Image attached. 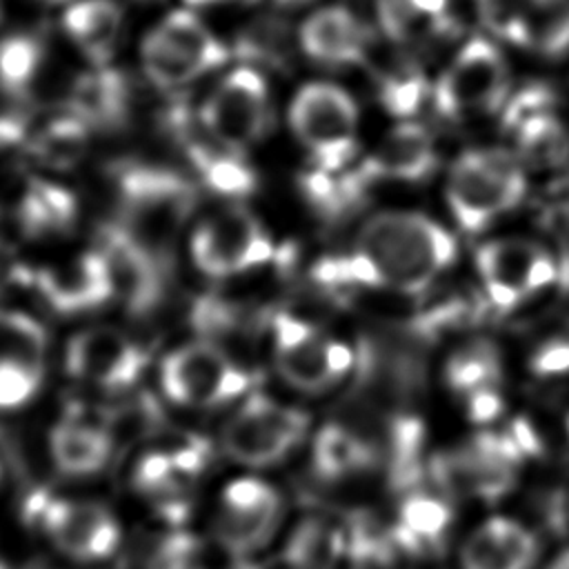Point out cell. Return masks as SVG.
<instances>
[{
	"mask_svg": "<svg viewBox=\"0 0 569 569\" xmlns=\"http://www.w3.org/2000/svg\"><path fill=\"white\" fill-rule=\"evenodd\" d=\"M351 251L365 262L380 289L420 293L458 256L451 233L418 211L389 209L367 218Z\"/></svg>",
	"mask_w": 569,
	"mask_h": 569,
	"instance_id": "6da1fadb",
	"label": "cell"
},
{
	"mask_svg": "<svg viewBox=\"0 0 569 569\" xmlns=\"http://www.w3.org/2000/svg\"><path fill=\"white\" fill-rule=\"evenodd\" d=\"M113 222L127 236L173 262V251L196 222L198 184L193 178L162 164L122 160L111 169Z\"/></svg>",
	"mask_w": 569,
	"mask_h": 569,
	"instance_id": "7a4b0ae2",
	"label": "cell"
},
{
	"mask_svg": "<svg viewBox=\"0 0 569 569\" xmlns=\"http://www.w3.org/2000/svg\"><path fill=\"white\" fill-rule=\"evenodd\" d=\"M525 167L505 149H473L449 167L447 204L458 227L480 233L493 220L516 209L525 196Z\"/></svg>",
	"mask_w": 569,
	"mask_h": 569,
	"instance_id": "3957f363",
	"label": "cell"
},
{
	"mask_svg": "<svg viewBox=\"0 0 569 569\" xmlns=\"http://www.w3.org/2000/svg\"><path fill=\"white\" fill-rule=\"evenodd\" d=\"M269 336L278 376L300 393L331 391L358 365V356L347 342L293 311H273Z\"/></svg>",
	"mask_w": 569,
	"mask_h": 569,
	"instance_id": "277c9868",
	"label": "cell"
},
{
	"mask_svg": "<svg viewBox=\"0 0 569 569\" xmlns=\"http://www.w3.org/2000/svg\"><path fill=\"white\" fill-rule=\"evenodd\" d=\"M187 238L193 267L213 280L253 273L278 258L271 233L242 202H227L200 216Z\"/></svg>",
	"mask_w": 569,
	"mask_h": 569,
	"instance_id": "5b68a950",
	"label": "cell"
},
{
	"mask_svg": "<svg viewBox=\"0 0 569 569\" xmlns=\"http://www.w3.org/2000/svg\"><path fill=\"white\" fill-rule=\"evenodd\" d=\"M256 376L227 347L191 340L169 351L160 367L164 396L187 409H216L249 396Z\"/></svg>",
	"mask_w": 569,
	"mask_h": 569,
	"instance_id": "8992f818",
	"label": "cell"
},
{
	"mask_svg": "<svg viewBox=\"0 0 569 569\" xmlns=\"http://www.w3.org/2000/svg\"><path fill=\"white\" fill-rule=\"evenodd\" d=\"M24 516L60 556L73 562H104L122 542L118 518L98 500L33 491L24 502Z\"/></svg>",
	"mask_w": 569,
	"mask_h": 569,
	"instance_id": "52a82bcc",
	"label": "cell"
},
{
	"mask_svg": "<svg viewBox=\"0 0 569 569\" xmlns=\"http://www.w3.org/2000/svg\"><path fill=\"white\" fill-rule=\"evenodd\" d=\"M309 431L307 411L271 396L249 393L224 422L222 451L249 469H267L296 451Z\"/></svg>",
	"mask_w": 569,
	"mask_h": 569,
	"instance_id": "ba28073f",
	"label": "cell"
},
{
	"mask_svg": "<svg viewBox=\"0 0 569 569\" xmlns=\"http://www.w3.org/2000/svg\"><path fill=\"white\" fill-rule=\"evenodd\" d=\"M289 124L311 164L347 167L358 151L360 111L353 96L333 82H307L289 104Z\"/></svg>",
	"mask_w": 569,
	"mask_h": 569,
	"instance_id": "9c48e42d",
	"label": "cell"
},
{
	"mask_svg": "<svg viewBox=\"0 0 569 569\" xmlns=\"http://www.w3.org/2000/svg\"><path fill=\"white\" fill-rule=\"evenodd\" d=\"M142 69L158 89H182L222 67L229 49L189 11H171L140 47Z\"/></svg>",
	"mask_w": 569,
	"mask_h": 569,
	"instance_id": "30bf717a",
	"label": "cell"
},
{
	"mask_svg": "<svg viewBox=\"0 0 569 569\" xmlns=\"http://www.w3.org/2000/svg\"><path fill=\"white\" fill-rule=\"evenodd\" d=\"M198 118L218 144L244 156L271 127L267 80L253 67H236L204 98Z\"/></svg>",
	"mask_w": 569,
	"mask_h": 569,
	"instance_id": "8fae6325",
	"label": "cell"
},
{
	"mask_svg": "<svg viewBox=\"0 0 569 569\" xmlns=\"http://www.w3.org/2000/svg\"><path fill=\"white\" fill-rule=\"evenodd\" d=\"M62 362L73 382L100 393H122L140 380L149 351L131 333L98 325L69 338Z\"/></svg>",
	"mask_w": 569,
	"mask_h": 569,
	"instance_id": "7c38bea8",
	"label": "cell"
},
{
	"mask_svg": "<svg viewBox=\"0 0 569 569\" xmlns=\"http://www.w3.org/2000/svg\"><path fill=\"white\" fill-rule=\"evenodd\" d=\"M284 516L282 493L260 478L229 482L213 513V536L233 558H251L278 533Z\"/></svg>",
	"mask_w": 569,
	"mask_h": 569,
	"instance_id": "4fadbf2b",
	"label": "cell"
},
{
	"mask_svg": "<svg viewBox=\"0 0 569 569\" xmlns=\"http://www.w3.org/2000/svg\"><path fill=\"white\" fill-rule=\"evenodd\" d=\"M476 267L489 300L498 309L520 305L558 276L556 262L545 247L513 236L487 240L476 253Z\"/></svg>",
	"mask_w": 569,
	"mask_h": 569,
	"instance_id": "5bb4252c",
	"label": "cell"
},
{
	"mask_svg": "<svg viewBox=\"0 0 569 569\" xmlns=\"http://www.w3.org/2000/svg\"><path fill=\"white\" fill-rule=\"evenodd\" d=\"M96 247L107 258L113 300L133 316H147L162 305L169 289V260L142 247L109 220L98 229Z\"/></svg>",
	"mask_w": 569,
	"mask_h": 569,
	"instance_id": "9a60e30c",
	"label": "cell"
},
{
	"mask_svg": "<svg viewBox=\"0 0 569 569\" xmlns=\"http://www.w3.org/2000/svg\"><path fill=\"white\" fill-rule=\"evenodd\" d=\"M509 87L505 60L487 42L462 47L447 64L436 100L440 109L456 118L485 116L496 111Z\"/></svg>",
	"mask_w": 569,
	"mask_h": 569,
	"instance_id": "2e32d148",
	"label": "cell"
},
{
	"mask_svg": "<svg viewBox=\"0 0 569 569\" xmlns=\"http://www.w3.org/2000/svg\"><path fill=\"white\" fill-rule=\"evenodd\" d=\"M31 287L62 316L89 313L113 300L109 264L98 247L73 251L36 267Z\"/></svg>",
	"mask_w": 569,
	"mask_h": 569,
	"instance_id": "e0dca14e",
	"label": "cell"
},
{
	"mask_svg": "<svg viewBox=\"0 0 569 569\" xmlns=\"http://www.w3.org/2000/svg\"><path fill=\"white\" fill-rule=\"evenodd\" d=\"M209 445L200 438H184L176 445L151 447L140 453L131 471L133 489L158 505L162 516L180 520L184 496L204 471Z\"/></svg>",
	"mask_w": 569,
	"mask_h": 569,
	"instance_id": "ac0fdd59",
	"label": "cell"
},
{
	"mask_svg": "<svg viewBox=\"0 0 569 569\" xmlns=\"http://www.w3.org/2000/svg\"><path fill=\"white\" fill-rule=\"evenodd\" d=\"M305 56L327 67H356L369 58L373 29L356 11L329 4L313 11L298 33Z\"/></svg>",
	"mask_w": 569,
	"mask_h": 569,
	"instance_id": "d6986e66",
	"label": "cell"
},
{
	"mask_svg": "<svg viewBox=\"0 0 569 569\" xmlns=\"http://www.w3.org/2000/svg\"><path fill=\"white\" fill-rule=\"evenodd\" d=\"M116 440L102 418L89 416L84 409H69L49 433V453L53 467L71 478H87L100 473L111 453Z\"/></svg>",
	"mask_w": 569,
	"mask_h": 569,
	"instance_id": "ffe728a7",
	"label": "cell"
},
{
	"mask_svg": "<svg viewBox=\"0 0 569 569\" xmlns=\"http://www.w3.org/2000/svg\"><path fill=\"white\" fill-rule=\"evenodd\" d=\"M538 538L522 522L505 516L480 522L460 545V569H533Z\"/></svg>",
	"mask_w": 569,
	"mask_h": 569,
	"instance_id": "44dd1931",
	"label": "cell"
},
{
	"mask_svg": "<svg viewBox=\"0 0 569 569\" xmlns=\"http://www.w3.org/2000/svg\"><path fill=\"white\" fill-rule=\"evenodd\" d=\"M16 224L31 240L67 236L78 220V200L69 187L42 176H27L16 196Z\"/></svg>",
	"mask_w": 569,
	"mask_h": 569,
	"instance_id": "7402d4cb",
	"label": "cell"
},
{
	"mask_svg": "<svg viewBox=\"0 0 569 569\" xmlns=\"http://www.w3.org/2000/svg\"><path fill=\"white\" fill-rule=\"evenodd\" d=\"M362 167L371 182H418L436 167L433 138L416 122H400L385 133Z\"/></svg>",
	"mask_w": 569,
	"mask_h": 569,
	"instance_id": "603a6c76",
	"label": "cell"
},
{
	"mask_svg": "<svg viewBox=\"0 0 569 569\" xmlns=\"http://www.w3.org/2000/svg\"><path fill=\"white\" fill-rule=\"evenodd\" d=\"M91 129L67 104L27 116V140L31 162L47 169H69L78 164L89 147Z\"/></svg>",
	"mask_w": 569,
	"mask_h": 569,
	"instance_id": "cb8c5ba5",
	"label": "cell"
},
{
	"mask_svg": "<svg viewBox=\"0 0 569 569\" xmlns=\"http://www.w3.org/2000/svg\"><path fill=\"white\" fill-rule=\"evenodd\" d=\"M64 104L80 116L91 131L120 129L129 118L127 80L111 67H93L71 84Z\"/></svg>",
	"mask_w": 569,
	"mask_h": 569,
	"instance_id": "d4e9b609",
	"label": "cell"
},
{
	"mask_svg": "<svg viewBox=\"0 0 569 569\" xmlns=\"http://www.w3.org/2000/svg\"><path fill=\"white\" fill-rule=\"evenodd\" d=\"M451 22L453 0H376V24L398 44L442 40Z\"/></svg>",
	"mask_w": 569,
	"mask_h": 569,
	"instance_id": "484cf974",
	"label": "cell"
},
{
	"mask_svg": "<svg viewBox=\"0 0 569 569\" xmlns=\"http://www.w3.org/2000/svg\"><path fill=\"white\" fill-rule=\"evenodd\" d=\"M367 184L371 180L362 162L347 167L309 164L298 178L302 200L325 222H336L353 211Z\"/></svg>",
	"mask_w": 569,
	"mask_h": 569,
	"instance_id": "4316f807",
	"label": "cell"
},
{
	"mask_svg": "<svg viewBox=\"0 0 569 569\" xmlns=\"http://www.w3.org/2000/svg\"><path fill=\"white\" fill-rule=\"evenodd\" d=\"M373 462V442L349 422L329 420L313 438L311 469L325 482H340L358 476Z\"/></svg>",
	"mask_w": 569,
	"mask_h": 569,
	"instance_id": "83f0119b",
	"label": "cell"
},
{
	"mask_svg": "<svg viewBox=\"0 0 569 569\" xmlns=\"http://www.w3.org/2000/svg\"><path fill=\"white\" fill-rule=\"evenodd\" d=\"M62 27L93 67H107L122 31V9L113 0H78L64 11Z\"/></svg>",
	"mask_w": 569,
	"mask_h": 569,
	"instance_id": "f1b7e54d",
	"label": "cell"
},
{
	"mask_svg": "<svg viewBox=\"0 0 569 569\" xmlns=\"http://www.w3.org/2000/svg\"><path fill=\"white\" fill-rule=\"evenodd\" d=\"M349 551V531L322 513L305 516L289 533L284 560L291 569H333Z\"/></svg>",
	"mask_w": 569,
	"mask_h": 569,
	"instance_id": "f546056e",
	"label": "cell"
},
{
	"mask_svg": "<svg viewBox=\"0 0 569 569\" xmlns=\"http://www.w3.org/2000/svg\"><path fill=\"white\" fill-rule=\"evenodd\" d=\"M513 153L525 169H558L569 160V131L556 116L533 111L518 120Z\"/></svg>",
	"mask_w": 569,
	"mask_h": 569,
	"instance_id": "4dcf8cb0",
	"label": "cell"
},
{
	"mask_svg": "<svg viewBox=\"0 0 569 569\" xmlns=\"http://www.w3.org/2000/svg\"><path fill=\"white\" fill-rule=\"evenodd\" d=\"M500 380V353L489 340L460 345L445 362V382L462 396L491 389Z\"/></svg>",
	"mask_w": 569,
	"mask_h": 569,
	"instance_id": "1f68e13d",
	"label": "cell"
},
{
	"mask_svg": "<svg viewBox=\"0 0 569 569\" xmlns=\"http://www.w3.org/2000/svg\"><path fill=\"white\" fill-rule=\"evenodd\" d=\"M44 62L42 42L27 33L0 40V89L13 98H29Z\"/></svg>",
	"mask_w": 569,
	"mask_h": 569,
	"instance_id": "d6a6232c",
	"label": "cell"
},
{
	"mask_svg": "<svg viewBox=\"0 0 569 569\" xmlns=\"http://www.w3.org/2000/svg\"><path fill=\"white\" fill-rule=\"evenodd\" d=\"M451 513L447 500L425 491H411L400 505L398 542L416 545L438 540L449 527Z\"/></svg>",
	"mask_w": 569,
	"mask_h": 569,
	"instance_id": "836d02e7",
	"label": "cell"
},
{
	"mask_svg": "<svg viewBox=\"0 0 569 569\" xmlns=\"http://www.w3.org/2000/svg\"><path fill=\"white\" fill-rule=\"evenodd\" d=\"M47 333L42 325L24 311L0 307V360L44 358Z\"/></svg>",
	"mask_w": 569,
	"mask_h": 569,
	"instance_id": "e575fe53",
	"label": "cell"
},
{
	"mask_svg": "<svg viewBox=\"0 0 569 569\" xmlns=\"http://www.w3.org/2000/svg\"><path fill=\"white\" fill-rule=\"evenodd\" d=\"M44 380V358L0 360V409H20L31 402Z\"/></svg>",
	"mask_w": 569,
	"mask_h": 569,
	"instance_id": "d590c367",
	"label": "cell"
},
{
	"mask_svg": "<svg viewBox=\"0 0 569 569\" xmlns=\"http://www.w3.org/2000/svg\"><path fill=\"white\" fill-rule=\"evenodd\" d=\"M142 569H207L202 542L187 531H169L153 540Z\"/></svg>",
	"mask_w": 569,
	"mask_h": 569,
	"instance_id": "8d00e7d4",
	"label": "cell"
},
{
	"mask_svg": "<svg viewBox=\"0 0 569 569\" xmlns=\"http://www.w3.org/2000/svg\"><path fill=\"white\" fill-rule=\"evenodd\" d=\"M31 162L27 140V116L0 113V184L24 180Z\"/></svg>",
	"mask_w": 569,
	"mask_h": 569,
	"instance_id": "74e56055",
	"label": "cell"
},
{
	"mask_svg": "<svg viewBox=\"0 0 569 569\" xmlns=\"http://www.w3.org/2000/svg\"><path fill=\"white\" fill-rule=\"evenodd\" d=\"M33 267L20 256L18 247L0 238V298L18 287H31Z\"/></svg>",
	"mask_w": 569,
	"mask_h": 569,
	"instance_id": "f35d334b",
	"label": "cell"
},
{
	"mask_svg": "<svg viewBox=\"0 0 569 569\" xmlns=\"http://www.w3.org/2000/svg\"><path fill=\"white\" fill-rule=\"evenodd\" d=\"M531 371L536 376H560L569 371V338H551L536 347L531 360Z\"/></svg>",
	"mask_w": 569,
	"mask_h": 569,
	"instance_id": "ab89813d",
	"label": "cell"
},
{
	"mask_svg": "<svg viewBox=\"0 0 569 569\" xmlns=\"http://www.w3.org/2000/svg\"><path fill=\"white\" fill-rule=\"evenodd\" d=\"M465 398H467V413L476 422L493 420L502 411V400H500L496 387L473 391V393H469Z\"/></svg>",
	"mask_w": 569,
	"mask_h": 569,
	"instance_id": "60d3db41",
	"label": "cell"
},
{
	"mask_svg": "<svg viewBox=\"0 0 569 569\" xmlns=\"http://www.w3.org/2000/svg\"><path fill=\"white\" fill-rule=\"evenodd\" d=\"M547 569H569V549L560 551V553L547 565Z\"/></svg>",
	"mask_w": 569,
	"mask_h": 569,
	"instance_id": "b9f144b4",
	"label": "cell"
},
{
	"mask_svg": "<svg viewBox=\"0 0 569 569\" xmlns=\"http://www.w3.org/2000/svg\"><path fill=\"white\" fill-rule=\"evenodd\" d=\"M218 2H229V0H184L189 7H207V4H218Z\"/></svg>",
	"mask_w": 569,
	"mask_h": 569,
	"instance_id": "7bdbcfd3",
	"label": "cell"
},
{
	"mask_svg": "<svg viewBox=\"0 0 569 569\" xmlns=\"http://www.w3.org/2000/svg\"><path fill=\"white\" fill-rule=\"evenodd\" d=\"M273 2H278V4H282V7H296V4L311 2V0H273Z\"/></svg>",
	"mask_w": 569,
	"mask_h": 569,
	"instance_id": "ee69618b",
	"label": "cell"
},
{
	"mask_svg": "<svg viewBox=\"0 0 569 569\" xmlns=\"http://www.w3.org/2000/svg\"><path fill=\"white\" fill-rule=\"evenodd\" d=\"M476 2H482V4H491L493 0H476Z\"/></svg>",
	"mask_w": 569,
	"mask_h": 569,
	"instance_id": "f6af8a7d",
	"label": "cell"
},
{
	"mask_svg": "<svg viewBox=\"0 0 569 569\" xmlns=\"http://www.w3.org/2000/svg\"><path fill=\"white\" fill-rule=\"evenodd\" d=\"M42 2H62V0H42Z\"/></svg>",
	"mask_w": 569,
	"mask_h": 569,
	"instance_id": "bcb514c9",
	"label": "cell"
},
{
	"mask_svg": "<svg viewBox=\"0 0 569 569\" xmlns=\"http://www.w3.org/2000/svg\"><path fill=\"white\" fill-rule=\"evenodd\" d=\"M0 569H2V562H0Z\"/></svg>",
	"mask_w": 569,
	"mask_h": 569,
	"instance_id": "7dc6e473",
	"label": "cell"
},
{
	"mask_svg": "<svg viewBox=\"0 0 569 569\" xmlns=\"http://www.w3.org/2000/svg\"><path fill=\"white\" fill-rule=\"evenodd\" d=\"M0 16H2V11H0Z\"/></svg>",
	"mask_w": 569,
	"mask_h": 569,
	"instance_id": "c3c4849f",
	"label": "cell"
}]
</instances>
